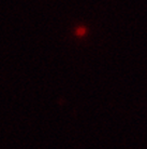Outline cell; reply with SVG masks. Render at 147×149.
Wrapping results in <instances>:
<instances>
[{
	"label": "cell",
	"instance_id": "obj_1",
	"mask_svg": "<svg viewBox=\"0 0 147 149\" xmlns=\"http://www.w3.org/2000/svg\"><path fill=\"white\" fill-rule=\"evenodd\" d=\"M85 33V29L83 28V29H77V34L78 35H83Z\"/></svg>",
	"mask_w": 147,
	"mask_h": 149
}]
</instances>
